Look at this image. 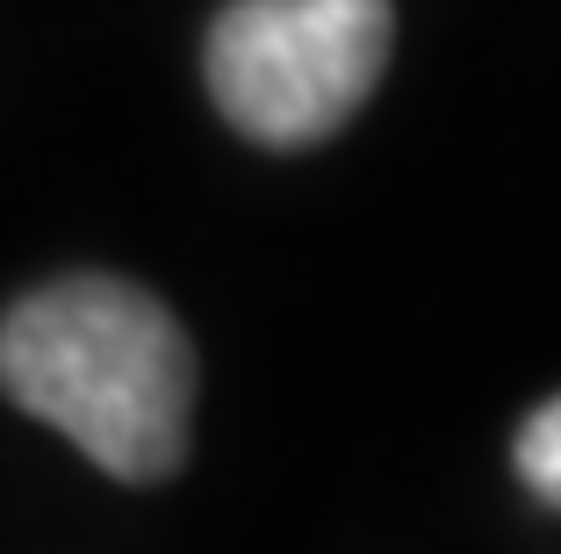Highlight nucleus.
I'll return each mask as SVG.
<instances>
[{"label": "nucleus", "mask_w": 561, "mask_h": 554, "mask_svg": "<svg viewBox=\"0 0 561 554\" xmlns=\"http://www.w3.org/2000/svg\"><path fill=\"white\" fill-rule=\"evenodd\" d=\"M0 389L123 483H159L187 461L195 346L123 274H66L22 295L0 325Z\"/></svg>", "instance_id": "obj_1"}, {"label": "nucleus", "mask_w": 561, "mask_h": 554, "mask_svg": "<svg viewBox=\"0 0 561 554\" xmlns=\"http://www.w3.org/2000/svg\"><path fill=\"white\" fill-rule=\"evenodd\" d=\"M512 461H518V483H526L540 505L561 511V396H554V404H540L526 425H518Z\"/></svg>", "instance_id": "obj_3"}, {"label": "nucleus", "mask_w": 561, "mask_h": 554, "mask_svg": "<svg viewBox=\"0 0 561 554\" xmlns=\"http://www.w3.org/2000/svg\"><path fill=\"white\" fill-rule=\"evenodd\" d=\"M389 50V0H231L209 22V94L238 137L310 151L360 115Z\"/></svg>", "instance_id": "obj_2"}]
</instances>
